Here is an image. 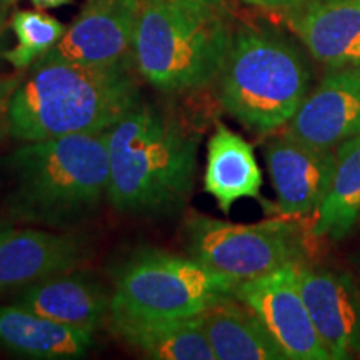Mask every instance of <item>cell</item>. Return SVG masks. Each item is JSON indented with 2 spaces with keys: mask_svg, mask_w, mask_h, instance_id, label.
I'll return each mask as SVG.
<instances>
[{
  "mask_svg": "<svg viewBox=\"0 0 360 360\" xmlns=\"http://www.w3.org/2000/svg\"><path fill=\"white\" fill-rule=\"evenodd\" d=\"M109 327L117 339L155 360H217L200 317H141L110 310Z\"/></svg>",
  "mask_w": 360,
  "mask_h": 360,
  "instance_id": "16",
  "label": "cell"
},
{
  "mask_svg": "<svg viewBox=\"0 0 360 360\" xmlns=\"http://www.w3.org/2000/svg\"><path fill=\"white\" fill-rule=\"evenodd\" d=\"M317 212L312 233L332 240L344 238L360 220V134L335 148L332 182Z\"/></svg>",
  "mask_w": 360,
  "mask_h": 360,
  "instance_id": "20",
  "label": "cell"
},
{
  "mask_svg": "<svg viewBox=\"0 0 360 360\" xmlns=\"http://www.w3.org/2000/svg\"><path fill=\"white\" fill-rule=\"evenodd\" d=\"M164 4H175V6H192V7H204V6H220L222 0H159Z\"/></svg>",
  "mask_w": 360,
  "mask_h": 360,
  "instance_id": "25",
  "label": "cell"
},
{
  "mask_svg": "<svg viewBox=\"0 0 360 360\" xmlns=\"http://www.w3.org/2000/svg\"><path fill=\"white\" fill-rule=\"evenodd\" d=\"M89 244L72 231L42 227H0V292L29 285L58 272L79 269Z\"/></svg>",
  "mask_w": 360,
  "mask_h": 360,
  "instance_id": "11",
  "label": "cell"
},
{
  "mask_svg": "<svg viewBox=\"0 0 360 360\" xmlns=\"http://www.w3.org/2000/svg\"><path fill=\"white\" fill-rule=\"evenodd\" d=\"M132 65L37 60L8 103V135L37 142L110 130L142 101Z\"/></svg>",
  "mask_w": 360,
  "mask_h": 360,
  "instance_id": "3",
  "label": "cell"
},
{
  "mask_svg": "<svg viewBox=\"0 0 360 360\" xmlns=\"http://www.w3.org/2000/svg\"><path fill=\"white\" fill-rule=\"evenodd\" d=\"M199 317L217 360H287L262 321L236 297Z\"/></svg>",
  "mask_w": 360,
  "mask_h": 360,
  "instance_id": "19",
  "label": "cell"
},
{
  "mask_svg": "<svg viewBox=\"0 0 360 360\" xmlns=\"http://www.w3.org/2000/svg\"><path fill=\"white\" fill-rule=\"evenodd\" d=\"M237 283L191 255L141 249L115 270L110 310L141 317H197L233 297Z\"/></svg>",
  "mask_w": 360,
  "mask_h": 360,
  "instance_id": "6",
  "label": "cell"
},
{
  "mask_svg": "<svg viewBox=\"0 0 360 360\" xmlns=\"http://www.w3.org/2000/svg\"><path fill=\"white\" fill-rule=\"evenodd\" d=\"M109 202L141 217H170L192 193L199 137L165 107L141 101L109 130Z\"/></svg>",
  "mask_w": 360,
  "mask_h": 360,
  "instance_id": "1",
  "label": "cell"
},
{
  "mask_svg": "<svg viewBox=\"0 0 360 360\" xmlns=\"http://www.w3.org/2000/svg\"><path fill=\"white\" fill-rule=\"evenodd\" d=\"M290 27L315 60L360 70V0H304Z\"/></svg>",
  "mask_w": 360,
  "mask_h": 360,
  "instance_id": "15",
  "label": "cell"
},
{
  "mask_svg": "<svg viewBox=\"0 0 360 360\" xmlns=\"http://www.w3.org/2000/svg\"><path fill=\"white\" fill-rule=\"evenodd\" d=\"M233 297L262 321L287 360H332L300 292L297 262L238 282Z\"/></svg>",
  "mask_w": 360,
  "mask_h": 360,
  "instance_id": "8",
  "label": "cell"
},
{
  "mask_svg": "<svg viewBox=\"0 0 360 360\" xmlns=\"http://www.w3.org/2000/svg\"><path fill=\"white\" fill-rule=\"evenodd\" d=\"M283 132L323 150H335L359 135L360 70L330 69L304 98Z\"/></svg>",
  "mask_w": 360,
  "mask_h": 360,
  "instance_id": "12",
  "label": "cell"
},
{
  "mask_svg": "<svg viewBox=\"0 0 360 360\" xmlns=\"http://www.w3.org/2000/svg\"><path fill=\"white\" fill-rule=\"evenodd\" d=\"M30 2L39 11H51V8L64 7L67 4H70L72 0H30Z\"/></svg>",
  "mask_w": 360,
  "mask_h": 360,
  "instance_id": "26",
  "label": "cell"
},
{
  "mask_svg": "<svg viewBox=\"0 0 360 360\" xmlns=\"http://www.w3.org/2000/svg\"><path fill=\"white\" fill-rule=\"evenodd\" d=\"M143 0H85L62 39L39 60L84 65H134Z\"/></svg>",
  "mask_w": 360,
  "mask_h": 360,
  "instance_id": "9",
  "label": "cell"
},
{
  "mask_svg": "<svg viewBox=\"0 0 360 360\" xmlns=\"http://www.w3.org/2000/svg\"><path fill=\"white\" fill-rule=\"evenodd\" d=\"M265 162L285 217H304L321 209L332 182L335 150H323L283 132L265 147Z\"/></svg>",
  "mask_w": 360,
  "mask_h": 360,
  "instance_id": "13",
  "label": "cell"
},
{
  "mask_svg": "<svg viewBox=\"0 0 360 360\" xmlns=\"http://www.w3.org/2000/svg\"><path fill=\"white\" fill-rule=\"evenodd\" d=\"M13 304L65 326L96 332L109 322L112 295L96 277L74 269L22 287Z\"/></svg>",
  "mask_w": 360,
  "mask_h": 360,
  "instance_id": "14",
  "label": "cell"
},
{
  "mask_svg": "<svg viewBox=\"0 0 360 360\" xmlns=\"http://www.w3.org/2000/svg\"><path fill=\"white\" fill-rule=\"evenodd\" d=\"M245 4L262 8H294L304 0H244Z\"/></svg>",
  "mask_w": 360,
  "mask_h": 360,
  "instance_id": "23",
  "label": "cell"
},
{
  "mask_svg": "<svg viewBox=\"0 0 360 360\" xmlns=\"http://www.w3.org/2000/svg\"><path fill=\"white\" fill-rule=\"evenodd\" d=\"M262 172L254 148L244 137L217 122L207 146L204 191L214 197L224 214L240 199H257Z\"/></svg>",
  "mask_w": 360,
  "mask_h": 360,
  "instance_id": "18",
  "label": "cell"
},
{
  "mask_svg": "<svg viewBox=\"0 0 360 360\" xmlns=\"http://www.w3.org/2000/svg\"><path fill=\"white\" fill-rule=\"evenodd\" d=\"M17 2H19V0H0V6L6 7L7 11H8V8H11L12 6H15Z\"/></svg>",
  "mask_w": 360,
  "mask_h": 360,
  "instance_id": "27",
  "label": "cell"
},
{
  "mask_svg": "<svg viewBox=\"0 0 360 360\" xmlns=\"http://www.w3.org/2000/svg\"><path fill=\"white\" fill-rule=\"evenodd\" d=\"M20 77H4L0 79V141L4 135L8 134V103H11V97L15 90L17 84H19Z\"/></svg>",
  "mask_w": 360,
  "mask_h": 360,
  "instance_id": "22",
  "label": "cell"
},
{
  "mask_svg": "<svg viewBox=\"0 0 360 360\" xmlns=\"http://www.w3.org/2000/svg\"><path fill=\"white\" fill-rule=\"evenodd\" d=\"M11 25V22L7 20V8L0 6V64L2 60H6V52L7 49V29Z\"/></svg>",
  "mask_w": 360,
  "mask_h": 360,
  "instance_id": "24",
  "label": "cell"
},
{
  "mask_svg": "<svg viewBox=\"0 0 360 360\" xmlns=\"http://www.w3.org/2000/svg\"><path fill=\"white\" fill-rule=\"evenodd\" d=\"M312 74L304 53L283 35L244 25L232 34L217 75L220 105L257 135L285 127L309 96Z\"/></svg>",
  "mask_w": 360,
  "mask_h": 360,
  "instance_id": "4",
  "label": "cell"
},
{
  "mask_svg": "<svg viewBox=\"0 0 360 360\" xmlns=\"http://www.w3.org/2000/svg\"><path fill=\"white\" fill-rule=\"evenodd\" d=\"M11 29L15 45L6 52V62L15 70L25 72L56 47L67 27L42 11H17L11 17Z\"/></svg>",
  "mask_w": 360,
  "mask_h": 360,
  "instance_id": "21",
  "label": "cell"
},
{
  "mask_svg": "<svg viewBox=\"0 0 360 360\" xmlns=\"http://www.w3.org/2000/svg\"><path fill=\"white\" fill-rule=\"evenodd\" d=\"M188 255L215 272L242 282L304 257V236L290 220L232 224L192 212L184 222Z\"/></svg>",
  "mask_w": 360,
  "mask_h": 360,
  "instance_id": "7",
  "label": "cell"
},
{
  "mask_svg": "<svg viewBox=\"0 0 360 360\" xmlns=\"http://www.w3.org/2000/svg\"><path fill=\"white\" fill-rule=\"evenodd\" d=\"M0 345L35 360L82 359L94 345V332L56 322L20 305H0Z\"/></svg>",
  "mask_w": 360,
  "mask_h": 360,
  "instance_id": "17",
  "label": "cell"
},
{
  "mask_svg": "<svg viewBox=\"0 0 360 360\" xmlns=\"http://www.w3.org/2000/svg\"><path fill=\"white\" fill-rule=\"evenodd\" d=\"M297 278L315 330L332 360L360 355V290L350 274L297 262Z\"/></svg>",
  "mask_w": 360,
  "mask_h": 360,
  "instance_id": "10",
  "label": "cell"
},
{
  "mask_svg": "<svg viewBox=\"0 0 360 360\" xmlns=\"http://www.w3.org/2000/svg\"><path fill=\"white\" fill-rule=\"evenodd\" d=\"M109 130L22 142L6 159L13 222L75 231L109 200Z\"/></svg>",
  "mask_w": 360,
  "mask_h": 360,
  "instance_id": "2",
  "label": "cell"
},
{
  "mask_svg": "<svg viewBox=\"0 0 360 360\" xmlns=\"http://www.w3.org/2000/svg\"><path fill=\"white\" fill-rule=\"evenodd\" d=\"M231 39L220 6L143 0L135 32L134 65L159 92H193L217 80Z\"/></svg>",
  "mask_w": 360,
  "mask_h": 360,
  "instance_id": "5",
  "label": "cell"
}]
</instances>
